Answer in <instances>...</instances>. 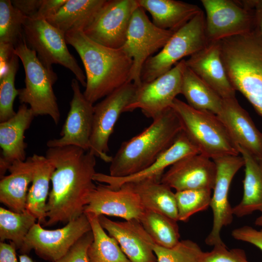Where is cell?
Segmentation results:
<instances>
[{
  "instance_id": "6da1fadb",
  "label": "cell",
  "mask_w": 262,
  "mask_h": 262,
  "mask_svg": "<svg viewBox=\"0 0 262 262\" xmlns=\"http://www.w3.org/2000/svg\"><path fill=\"white\" fill-rule=\"evenodd\" d=\"M46 157L55 169L45 225L67 223L84 213L89 195L97 186L93 179L96 157L89 150L75 146L49 147Z\"/></svg>"
},
{
  "instance_id": "7a4b0ae2",
  "label": "cell",
  "mask_w": 262,
  "mask_h": 262,
  "mask_svg": "<svg viewBox=\"0 0 262 262\" xmlns=\"http://www.w3.org/2000/svg\"><path fill=\"white\" fill-rule=\"evenodd\" d=\"M67 44L79 55L84 67L86 86L83 92L93 104L129 81L132 60L121 49L99 44L87 37L82 31L65 34Z\"/></svg>"
},
{
  "instance_id": "3957f363",
  "label": "cell",
  "mask_w": 262,
  "mask_h": 262,
  "mask_svg": "<svg viewBox=\"0 0 262 262\" xmlns=\"http://www.w3.org/2000/svg\"><path fill=\"white\" fill-rule=\"evenodd\" d=\"M182 131L177 113L171 107L167 109L141 133L122 143L112 157L109 174L124 177L141 171L167 149Z\"/></svg>"
},
{
  "instance_id": "277c9868",
  "label": "cell",
  "mask_w": 262,
  "mask_h": 262,
  "mask_svg": "<svg viewBox=\"0 0 262 262\" xmlns=\"http://www.w3.org/2000/svg\"><path fill=\"white\" fill-rule=\"evenodd\" d=\"M228 78L262 116V39L255 28L246 34L220 41Z\"/></svg>"
},
{
  "instance_id": "5b68a950",
  "label": "cell",
  "mask_w": 262,
  "mask_h": 262,
  "mask_svg": "<svg viewBox=\"0 0 262 262\" xmlns=\"http://www.w3.org/2000/svg\"><path fill=\"white\" fill-rule=\"evenodd\" d=\"M14 52L21 61L25 74V87L18 89L20 102L29 104L34 116H49L57 125L61 114L53 89L56 74L43 65L25 37L15 47Z\"/></svg>"
},
{
  "instance_id": "8992f818",
  "label": "cell",
  "mask_w": 262,
  "mask_h": 262,
  "mask_svg": "<svg viewBox=\"0 0 262 262\" xmlns=\"http://www.w3.org/2000/svg\"><path fill=\"white\" fill-rule=\"evenodd\" d=\"M171 107L179 116L183 131L200 154L212 160L224 156L238 155L236 144L216 115L194 109L177 98Z\"/></svg>"
},
{
  "instance_id": "52a82bcc",
  "label": "cell",
  "mask_w": 262,
  "mask_h": 262,
  "mask_svg": "<svg viewBox=\"0 0 262 262\" xmlns=\"http://www.w3.org/2000/svg\"><path fill=\"white\" fill-rule=\"evenodd\" d=\"M209 42L202 11L175 32L159 53L147 60L141 72L142 82H150L165 73L179 60L199 51Z\"/></svg>"
},
{
  "instance_id": "ba28073f",
  "label": "cell",
  "mask_w": 262,
  "mask_h": 262,
  "mask_svg": "<svg viewBox=\"0 0 262 262\" xmlns=\"http://www.w3.org/2000/svg\"><path fill=\"white\" fill-rule=\"evenodd\" d=\"M24 34L28 46L34 50L43 65L53 70V64L69 69L83 87L86 76L67 47L65 34L46 20L28 17L24 25Z\"/></svg>"
},
{
  "instance_id": "9c48e42d",
  "label": "cell",
  "mask_w": 262,
  "mask_h": 262,
  "mask_svg": "<svg viewBox=\"0 0 262 262\" xmlns=\"http://www.w3.org/2000/svg\"><path fill=\"white\" fill-rule=\"evenodd\" d=\"M174 33L155 26L145 10L138 6L132 15L126 40L121 48L132 60L130 82L137 86L141 84V72L145 63L164 47Z\"/></svg>"
},
{
  "instance_id": "30bf717a",
  "label": "cell",
  "mask_w": 262,
  "mask_h": 262,
  "mask_svg": "<svg viewBox=\"0 0 262 262\" xmlns=\"http://www.w3.org/2000/svg\"><path fill=\"white\" fill-rule=\"evenodd\" d=\"M137 86L128 82L94 106L89 151L96 157L110 163L109 140L120 115L133 98Z\"/></svg>"
},
{
  "instance_id": "8fae6325",
  "label": "cell",
  "mask_w": 262,
  "mask_h": 262,
  "mask_svg": "<svg viewBox=\"0 0 262 262\" xmlns=\"http://www.w3.org/2000/svg\"><path fill=\"white\" fill-rule=\"evenodd\" d=\"M91 230L90 222L85 213L69 221L65 227L54 230L43 229L38 222L26 236L20 251L25 254L33 249L43 259L55 262Z\"/></svg>"
},
{
  "instance_id": "7c38bea8",
  "label": "cell",
  "mask_w": 262,
  "mask_h": 262,
  "mask_svg": "<svg viewBox=\"0 0 262 262\" xmlns=\"http://www.w3.org/2000/svg\"><path fill=\"white\" fill-rule=\"evenodd\" d=\"M138 6L137 0H106L83 32L99 44L120 49L125 43L132 15Z\"/></svg>"
},
{
  "instance_id": "4fadbf2b",
  "label": "cell",
  "mask_w": 262,
  "mask_h": 262,
  "mask_svg": "<svg viewBox=\"0 0 262 262\" xmlns=\"http://www.w3.org/2000/svg\"><path fill=\"white\" fill-rule=\"evenodd\" d=\"M206 12L205 29L209 42L246 34L255 28L253 10L240 1L201 0Z\"/></svg>"
},
{
  "instance_id": "5bb4252c",
  "label": "cell",
  "mask_w": 262,
  "mask_h": 262,
  "mask_svg": "<svg viewBox=\"0 0 262 262\" xmlns=\"http://www.w3.org/2000/svg\"><path fill=\"white\" fill-rule=\"evenodd\" d=\"M184 62L180 60L165 73L137 86L133 98L124 112L139 109L146 117L154 119L170 108L176 96L181 93Z\"/></svg>"
},
{
  "instance_id": "9a60e30c",
  "label": "cell",
  "mask_w": 262,
  "mask_h": 262,
  "mask_svg": "<svg viewBox=\"0 0 262 262\" xmlns=\"http://www.w3.org/2000/svg\"><path fill=\"white\" fill-rule=\"evenodd\" d=\"M213 160L216 168L213 195L210 205L213 213V225L205 242L208 246H214L225 245L221 239V231L224 227L231 224L234 216L229 200V187L235 175L244 166V160L239 155L224 156Z\"/></svg>"
},
{
  "instance_id": "2e32d148",
  "label": "cell",
  "mask_w": 262,
  "mask_h": 262,
  "mask_svg": "<svg viewBox=\"0 0 262 262\" xmlns=\"http://www.w3.org/2000/svg\"><path fill=\"white\" fill-rule=\"evenodd\" d=\"M73 97L70 109L60 133L61 137L47 143L49 147L75 146L85 151L90 149L94 105L82 92L79 82L73 79L71 83Z\"/></svg>"
},
{
  "instance_id": "e0dca14e",
  "label": "cell",
  "mask_w": 262,
  "mask_h": 262,
  "mask_svg": "<svg viewBox=\"0 0 262 262\" xmlns=\"http://www.w3.org/2000/svg\"><path fill=\"white\" fill-rule=\"evenodd\" d=\"M145 211L138 195L127 185L115 189L98 184L90 194L83 213L140 222Z\"/></svg>"
},
{
  "instance_id": "ac0fdd59",
  "label": "cell",
  "mask_w": 262,
  "mask_h": 262,
  "mask_svg": "<svg viewBox=\"0 0 262 262\" xmlns=\"http://www.w3.org/2000/svg\"><path fill=\"white\" fill-rule=\"evenodd\" d=\"M200 153L196 145L182 131L172 145L154 162L141 171L124 177H115L101 173L94 175L95 181L103 183L112 189H118L128 183L150 180L161 182L165 169L185 157Z\"/></svg>"
},
{
  "instance_id": "d6986e66",
  "label": "cell",
  "mask_w": 262,
  "mask_h": 262,
  "mask_svg": "<svg viewBox=\"0 0 262 262\" xmlns=\"http://www.w3.org/2000/svg\"><path fill=\"white\" fill-rule=\"evenodd\" d=\"M216 168L213 161L200 154L184 157L170 166L161 182L176 191L205 188L213 189Z\"/></svg>"
},
{
  "instance_id": "ffe728a7",
  "label": "cell",
  "mask_w": 262,
  "mask_h": 262,
  "mask_svg": "<svg viewBox=\"0 0 262 262\" xmlns=\"http://www.w3.org/2000/svg\"><path fill=\"white\" fill-rule=\"evenodd\" d=\"M98 217L102 228L118 242L131 262H157L152 247L154 242L139 221L117 222L105 215Z\"/></svg>"
},
{
  "instance_id": "44dd1931",
  "label": "cell",
  "mask_w": 262,
  "mask_h": 262,
  "mask_svg": "<svg viewBox=\"0 0 262 262\" xmlns=\"http://www.w3.org/2000/svg\"><path fill=\"white\" fill-rule=\"evenodd\" d=\"M185 64L223 99L235 97L221 57L220 41L209 42Z\"/></svg>"
},
{
  "instance_id": "7402d4cb",
  "label": "cell",
  "mask_w": 262,
  "mask_h": 262,
  "mask_svg": "<svg viewBox=\"0 0 262 262\" xmlns=\"http://www.w3.org/2000/svg\"><path fill=\"white\" fill-rule=\"evenodd\" d=\"M217 116L236 145L247 149L259 161L262 157V132L236 97L223 99Z\"/></svg>"
},
{
  "instance_id": "603a6c76",
  "label": "cell",
  "mask_w": 262,
  "mask_h": 262,
  "mask_svg": "<svg viewBox=\"0 0 262 262\" xmlns=\"http://www.w3.org/2000/svg\"><path fill=\"white\" fill-rule=\"evenodd\" d=\"M34 116L27 104H22L16 115L0 123V176L4 177L10 165L15 161H25L27 144L24 134Z\"/></svg>"
},
{
  "instance_id": "cb8c5ba5",
  "label": "cell",
  "mask_w": 262,
  "mask_h": 262,
  "mask_svg": "<svg viewBox=\"0 0 262 262\" xmlns=\"http://www.w3.org/2000/svg\"><path fill=\"white\" fill-rule=\"evenodd\" d=\"M8 171L10 174L0 181V201L10 210L21 213L26 210L28 186L33 176L32 157L14 162Z\"/></svg>"
},
{
  "instance_id": "d4e9b609",
  "label": "cell",
  "mask_w": 262,
  "mask_h": 262,
  "mask_svg": "<svg viewBox=\"0 0 262 262\" xmlns=\"http://www.w3.org/2000/svg\"><path fill=\"white\" fill-rule=\"evenodd\" d=\"M158 28L176 32L203 11L197 5L175 0H137Z\"/></svg>"
},
{
  "instance_id": "484cf974",
  "label": "cell",
  "mask_w": 262,
  "mask_h": 262,
  "mask_svg": "<svg viewBox=\"0 0 262 262\" xmlns=\"http://www.w3.org/2000/svg\"><path fill=\"white\" fill-rule=\"evenodd\" d=\"M236 145L244 160L245 177L242 200L232 207V211L234 215L242 217L262 211V170L258 161L251 153Z\"/></svg>"
},
{
  "instance_id": "4316f807",
  "label": "cell",
  "mask_w": 262,
  "mask_h": 262,
  "mask_svg": "<svg viewBox=\"0 0 262 262\" xmlns=\"http://www.w3.org/2000/svg\"><path fill=\"white\" fill-rule=\"evenodd\" d=\"M32 157L34 172L32 185L28 190L26 210L40 224L47 220V199L49 183L55 167L46 156L34 154Z\"/></svg>"
},
{
  "instance_id": "83f0119b",
  "label": "cell",
  "mask_w": 262,
  "mask_h": 262,
  "mask_svg": "<svg viewBox=\"0 0 262 262\" xmlns=\"http://www.w3.org/2000/svg\"><path fill=\"white\" fill-rule=\"evenodd\" d=\"M106 0H67L58 12L46 20L65 34L83 31Z\"/></svg>"
},
{
  "instance_id": "f1b7e54d",
  "label": "cell",
  "mask_w": 262,
  "mask_h": 262,
  "mask_svg": "<svg viewBox=\"0 0 262 262\" xmlns=\"http://www.w3.org/2000/svg\"><path fill=\"white\" fill-rule=\"evenodd\" d=\"M123 185H127L138 195L145 210L156 212L179 221L175 193L167 185L150 180Z\"/></svg>"
},
{
  "instance_id": "f546056e",
  "label": "cell",
  "mask_w": 262,
  "mask_h": 262,
  "mask_svg": "<svg viewBox=\"0 0 262 262\" xmlns=\"http://www.w3.org/2000/svg\"><path fill=\"white\" fill-rule=\"evenodd\" d=\"M180 94L187 104L196 110L208 111L216 115L221 110L223 99L186 66L185 60Z\"/></svg>"
},
{
  "instance_id": "4dcf8cb0",
  "label": "cell",
  "mask_w": 262,
  "mask_h": 262,
  "mask_svg": "<svg viewBox=\"0 0 262 262\" xmlns=\"http://www.w3.org/2000/svg\"><path fill=\"white\" fill-rule=\"evenodd\" d=\"M85 214L93 235L87 250L90 262H131L115 239L106 233L98 217L91 213Z\"/></svg>"
},
{
  "instance_id": "1f68e13d",
  "label": "cell",
  "mask_w": 262,
  "mask_h": 262,
  "mask_svg": "<svg viewBox=\"0 0 262 262\" xmlns=\"http://www.w3.org/2000/svg\"><path fill=\"white\" fill-rule=\"evenodd\" d=\"M140 222L154 243L159 246L171 248L180 241L177 221L164 214L145 210Z\"/></svg>"
},
{
  "instance_id": "d6a6232c",
  "label": "cell",
  "mask_w": 262,
  "mask_h": 262,
  "mask_svg": "<svg viewBox=\"0 0 262 262\" xmlns=\"http://www.w3.org/2000/svg\"><path fill=\"white\" fill-rule=\"evenodd\" d=\"M36 218L26 210L17 213L3 207L0 208V240L11 241L17 248L22 246L24 239Z\"/></svg>"
},
{
  "instance_id": "836d02e7",
  "label": "cell",
  "mask_w": 262,
  "mask_h": 262,
  "mask_svg": "<svg viewBox=\"0 0 262 262\" xmlns=\"http://www.w3.org/2000/svg\"><path fill=\"white\" fill-rule=\"evenodd\" d=\"M28 17L10 0H0V43L16 45L24 38L23 25Z\"/></svg>"
},
{
  "instance_id": "e575fe53",
  "label": "cell",
  "mask_w": 262,
  "mask_h": 262,
  "mask_svg": "<svg viewBox=\"0 0 262 262\" xmlns=\"http://www.w3.org/2000/svg\"><path fill=\"white\" fill-rule=\"evenodd\" d=\"M19 59L15 53L5 71L0 76V122L8 120L16 114L13 106L15 98L19 93L15 85Z\"/></svg>"
},
{
  "instance_id": "d590c367",
  "label": "cell",
  "mask_w": 262,
  "mask_h": 262,
  "mask_svg": "<svg viewBox=\"0 0 262 262\" xmlns=\"http://www.w3.org/2000/svg\"><path fill=\"white\" fill-rule=\"evenodd\" d=\"M178 221L187 222L192 215L210 207L212 190L200 188L175 192Z\"/></svg>"
},
{
  "instance_id": "8d00e7d4",
  "label": "cell",
  "mask_w": 262,
  "mask_h": 262,
  "mask_svg": "<svg viewBox=\"0 0 262 262\" xmlns=\"http://www.w3.org/2000/svg\"><path fill=\"white\" fill-rule=\"evenodd\" d=\"M152 249L157 262H198L203 252L200 247L191 240H182L174 246L167 248L155 243Z\"/></svg>"
},
{
  "instance_id": "74e56055",
  "label": "cell",
  "mask_w": 262,
  "mask_h": 262,
  "mask_svg": "<svg viewBox=\"0 0 262 262\" xmlns=\"http://www.w3.org/2000/svg\"><path fill=\"white\" fill-rule=\"evenodd\" d=\"M198 262H249L245 251L241 248L228 249L226 245H218L202 253Z\"/></svg>"
},
{
  "instance_id": "f35d334b",
  "label": "cell",
  "mask_w": 262,
  "mask_h": 262,
  "mask_svg": "<svg viewBox=\"0 0 262 262\" xmlns=\"http://www.w3.org/2000/svg\"><path fill=\"white\" fill-rule=\"evenodd\" d=\"M93 240L91 230L79 239L65 255L55 262H90L87 250Z\"/></svg>"
},
{
  "instance_id": "ab89813d",
  "label": "cell",
  "mask_w": 262,
  "mask_h": 262,
  "mask_svg": "<svg viewBox=\"0 0 262 262\" xmlns=\"http://www.w3.org/2000/svg\"><path fill=\"white\" fill-rule=\"evenodd\" d=\"M235 239L251 244L262 251V229L258 230L249 226L236 228L231 232Z\"/></svg>"
},
{
  "instance_id": "60d3db41",
  "label": "cell",
  "mask_w": 262,
  "mask_h": 262,
  "mask_svg": "<svg viewBox=\"0 0 262 262\" xmlns=\"http://www.w3.org/2000/svg\"><path fill=\"white\" fill-rule=\"evenodd\" d=\"M67 0H42L36 13L31 18L47 20L56 14Z\"/></svg>"
},
{
  "instance_id": "b9f144b4",
  "label": "cell",
  "mask_w": 262,
  "mask_h": 262,
  "mask_svg": "<svg viewBox=\"0 0 262 262\" xmlns=\"http://www.w3.org/2000/svg\"><path fill=\"white\" fill-rule=\"evenodd\" d=\"M14 7L28 17H32L38 10L42 0H13Z\"/></svg>"
},
{
  "instance_id": "7bdbcfd3",
  "label": "cell",
  "mask_w": 262,
  "mask_h": 262,
  "mask_svg": "<svg viewBox=\"0 0 262 262\" xmlns=\"http://www.w3.org/2000/svg\"><path fill=\"white\" fill-rule=\"evenodd\" d=\"M240 2L246 7L253 10L255 28L262 39V0H241Z\"/></svg>"
},
{
  "instance_id": "ee69618b",
  "label": "cell",
  "mask_w": 262,
  "mask_h": 262,
  "mask_svg": "<svg viewBox=\"0 0 262 262\" xmlns=\"http://www.w3.org/2000/svg\"><path fill=\"white\" fill-rule=\"evenodd\" d=\"M14 51L15 47L13 45L0 43V76L5 71Z\"/></svg>"
},
{
  "instance_id": "f6af8a7d",
  "label": "cell",
  "mask_w": 262,
  "mask_h": 262,
  "mask_svg": "<svg viewBox=\"0 0 262 262\" xmlns=\"http://www.w3.org/2000/svg\"><path fill=\"white\" fill-rule=\"evenodd\" d=\"M16 246L11 242L10 244L0 242V262H18L16 253Z\"/></svg>"
},
{
  "instance_id": "bcb514c9",
  "label": "cell",
  "mask_w": 262,
  "mask_h": 262,
  "mask_svg": "<svg viewBox=\"0 0 262 262\" xmlns=\"http://www.w3.org/2000/svg\"><path fill=\"white\" fill-rule=\"evenodd\" d=\"M19 262H35L26 254H22L19 256Z\"/></svg>"
},
{
  "instance_id": "7dc6e473",
  "label": "cell",
  "mask_w": 262,
  "mask_h": 262,
  "mask_svg": "<svg viewBox=\"0 0 262 262\" xmlns=\"http://www.w3.org/2000/svg\"><path fill=\"white\" fill-rule=\"evenodd\" d=\"M261 212V214L255 220V224L256 226L262 227V211Z\"/></svg>"
},
{
  "instance_id": "c3c4849f",
  "label": "cell",
  "mask_w": 262,
  "mask_h": 262,
  "mask_svg": "<svg viewBox=\"0 0 262 262\" xmlns=\"http://www.w3.org/2000/svg\"><path fill=\"white\" fill-rule=\"evenodd\" d=\"M258 162L259 163V164L260 165V167L261 168V169L262 170V158L258 161Z\"/></svg>"
}]
</instances>
